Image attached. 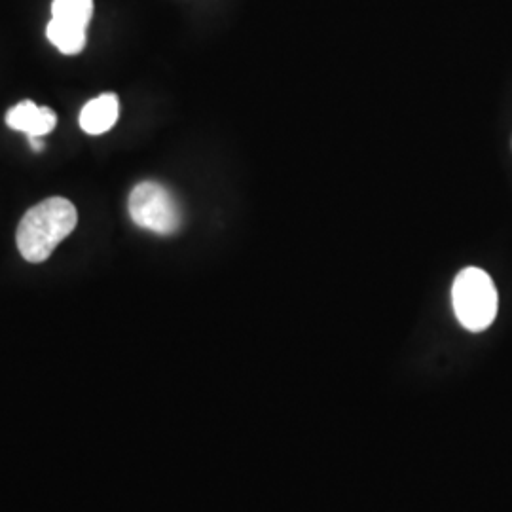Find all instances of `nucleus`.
Instances as JSON below:
<instances>
[{
    "instance_id": "obj_6",
    "label": "nucleus",
    "mask_w": 512,
    "mask_h": 512,
    "mask_svg": "<svg viewBox=\"0 0 512 512\" xmlns=\"http://www.w3.org/2000/svg\"><path fill=\"white\" fill-rule=\"evenodd\" d=\"M92 16L93 0H54L52 2V19L63 27L86 33Z\"/></svg>"
},
{
    "instance_id": "obj_7",
    "label": "nucleus",
    "mask_w": 512,
    "mask_h": 512,
    "mask_svg": "<svg viewBox=\"0 0 512 512\" xmlns=\"http://www.w3.org/2000/svg\"><path fill=\"white\" fill-rule=\"evenodd\" d=\"M46 35L61 54L76 55L86 48V33L84 31L63 27V25L55 23L54 19L48 23Z\"/></svg>"
},
{
    "instance_id": "obj_5",
    "label": "nucleus",
    "mask_w": 512,
    "mask_h": 512,
    "mask_svg": "<svg viewBox=\"0 0 512 512\" xmlns=\"http://www.w3.org/2000/svg\"><path fill=\"white\" fill-rule=\"evenodd\" d=\"M120 101L114 93H103L86 103L80 112V128L90 135H103L118 122Z\"/></svg>"
},
{
    "instance_id": "obj_8",
    "label": "nucleus",
    "mask_w": 512,
    "mask_h": 512,
    "mask_svg": "<svg viewBox=\"0 0 512 512\" xmlns=\"http://www.w3.org/2000/svg\"><path fill=\"white\" fill-rule=\"evenodd\" d=\"M42 137H29V145L35 150V152H42L44 150V143L40 141Z\"/></svg>"
},
{
    "instance_id": "obj_4",
    "label": "nucleus",
    "mask_w": 512,
    "mask_h": 512,
    "mask_svg": "<svg viewBox=\"0 0 512 512\" xmlns=\"http://www.w3.org/2000/svg\"><path fill=\"white\" fill-rule=\"evenodd\" d=\"M6 124L16 131L27 133V137H44L54 131L57 116L54 110L38 107L31 99H25L14 109L8 110Z\"/></svg>"
},
{
    "instance_id": "obj_2",
    "label": "nucleus",
    "mask_w": 512,
    "mask_h": 512,
    "mask_svg": "<svg viewBox=\"0 0 512 512\" xmlns=\"http://www.w3.org/2000/svg\"><path fill=\"white\" fill-rule=\"evenodd\" d=\"M452 304L459 323L471 332L488 329L497 315V289L492 277L480 268L459 272L452 287Z\"/></svg>"
},
{
    "instance_id": "obj_3",
    "label": "nucleus",
    "mask_w": 512,
    "mask_h": 512,
    "mask_svg": "<svg viewBox=\"0 0 512 512\" xmlns=\"http://www.w3.org/2000/svg\"><path fill=\"white\" fill-rule=\"evenodd\" d=\"M129 217L148 232L169 236L183 224V211L175 196L154 181L137 184L129 194Z\"/></svg>"
},
{
    "instance_id": "obj_1",
    "label": "nucleus",
    "mask_w": 512,
    "mask_h": 512,
    "mask_svg": "<svg viewBox=\"0 0 512 512\" xmlns=\"http://www.w3.org/2000/svg\"><path fill=\"white\" fill-rule=\"evenodd\" d=\"M76 224L78 211L69 200L48 198L38 203L19 222L16 234L19 253L31 264L48 260L55 247L73 234Z\"/></svg>"
}]
</instances>
